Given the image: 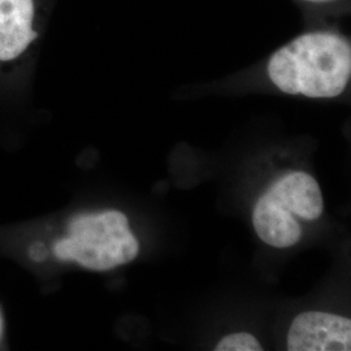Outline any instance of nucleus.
Here are the masks:
<instances>
[{
	"instance_id": "obj_5",
	"label": "nucleus",
	"mask_w": 351,
	"mask_h": 351,
	"mask_svg": "<svg viewBox=\"0 0 351 351\" xmlns=\"http://www.w3.org/2000/svg\"><path fill=\"white\" fill-rule=\"evenodd\" d=\"M267 194L288 211L306 220H316L324 208L320 188L313 176L294 172L278 180Z\"/></svg>"
},
{
	"instance_id": "obj_8",
	"label": "nucleus",
	"mask_w": 351,
	"mask_h": 351,
	"mask_svg": "<svg viewBox=\"0 0 351 351\" xmlns=\"http://www.w3.org/2000/svg\"><path fill=\"white\" fill-rule=\"evenodd\" d=\"M3 335V316H1V311H0V339Z\"/></svg>"
},
{
	"instance_id": "obj_9",
	"label": "nucleus",
	"mask_w": 351,
	"mask_h": 351,
	"mask_svg": "<svg viewBox=\"0 0 351 351\" xmlns=\"http://www.w3.org/2000/svg\"><path fill=\"white\" fill-rule=\"evenodd\" d=\"M307 1H313V3H326V1H332V0H307Z\"/></svg>"
},
{
	"instance_id": "obj_3",
	"label": "nucleus",
	"mask_w": 351,
	"mask_h": 351,
	"mask_svg": "<svg viewBox=\"0 0 351 351\" xmlns=\"http://www.w3.org/2000/svg\"><path fill=\"white\" fill-rule=\"evenodd\" d=\"M288 350H351V322L326 313L298 315L289 329Z\"/></svg>"
},
{
	"instance_id": "obj_6",
	"label": "nucleus",
	"mask_w": 351,
	"mask_h": 351,
	"mask_svg": "<svg viewBox=\"0 0 351 351\" xmlns=\"http://www.w3.org/2000/svg\"><path fill=\"white\" fill-rule=\"evenodd\" d=\"M252 224L259 239L278 249L290 247L302 237L301 226L293 213L274 201L267 193L254 208Z\"/></svg>"
},
{
	"instance_id": "obj_2",
	"label": "nucleus",
	"mask_w": 351,
	"mask_h": 351,
	"mask_svg": "<svg viewBox=\"0 0 351 351\" xmlns=\"http://www.w3.org/2000/svg\"><path fill=\"white\" fill-rule=\"evenodd\" d=\"M68 237L53 246L62 262H77L93 271H108L138 255V239L120 211L78 215L68 226Z\"/></svg>"
},
{
	"instance_id": "obj_1",
	"label": "nucleus",
	"mask_w": 351,
	"mask_h": 351,
	"mask_svg": "<svg viewBox=\"0 0 351 351\" xmlns=\"http://www.w3.org/2000/svg\"><path fill=\"white\" fill-rule=\"evenodd\" d=\"M268 75L287 94L337 97L350 80V43L335 33H306L272 55Z\"/></svg>"
},
{
	"instance_id": "obj_7",
	"label": "nucleus",
	"mask_w": 351,
	"mask_h": 351,
	"mask_svg": "<svg viewBox=\"0 0 351 351\" xmlns=\"http://www.w3.org/2000/svg\"><path fill=\"white\" fill-rule=\"evenodd\" d=\"M262 349L261 342L247 333L229 335L215 348L216 351H261Z\"/></svg>"
},
{
	"instance_id": "obj_4",
	"label": "nucleus",
	"mask_w": 351,
	"mask_h": 351,
	"mask_svg": "<svg viewBox=\"0 0 351 351\" xmlns=\"http://www.w3.org/2000/svg\"><path fill=\"white\" fill-rule=\"evenodd\" d=\"M33 0H0V62H11L37 38Z\"/></svg>"
}]
</instances>
